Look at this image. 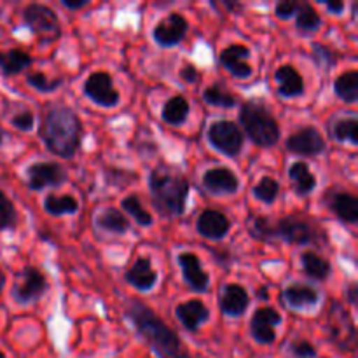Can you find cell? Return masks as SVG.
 Here are the masks:
<instances>
[{"mask_svg":"<svg viewBox=\"0 0 358 358\" xmlns=\"http://www.w3.org/2000/svg\"><path fill=\"white\" fill-rule=\"evenodd\" d=\"M124 317L157 358H192L177 332L145 303L129 299L124 304Z\"/></svg>","mask_w":358,"mask_h":358,"instance_id":"cell-1","label":"cell"},{"mask_svg":"<svg viewBox=\"0 0 358 358\" xmlns=\"http://www.w3.org/2000/svg\"><path fill=\"white\" fill-rule=\"evenodd\" d=\"M38 136L49 152L63 159H72L83 142V122L73 108L51 105L42 114Z\"/></svg>","mask_w":358,"mask_h":358,"instance_id":"cell-2","label":"cell"},{"mask_svg":"<svg viewBox=\"0 0 358 358\" xmlns=\"http://www.w3.org/2000/svg\"><path fill=\"white\" fill-rule=\"evenodd\" d=\"M154 208L163 217H180L185 212L189 198V182L184 175L171 168H154L147 178Z\"/></svg>","mask_w":358,"mask_h":358,"instance_id":"cell-3","label":"cell"},{"mask_svg":"<svg viewBox=\"0 0 358 358\" xmlns=\"http://www.w3.org/2000/svg\"><path fill=\"white\" fill-rule=\"evenodd\" d=\"M240 124L243 135L257 147H273L282 136L278 119L259 100H248L240 108Z\"/></svg>","mask_w":358,"mask_h":358,"instance_id":"cell-4","label":"cell"},{"mask_svg":"<svg viewBox=\"0 0 358 358\" xmlns=\"http://www.w3.org/2000/svg\"><path fill=\"white\" fill-rule=\"evenodd\" d=\"M273 240L290 245H325L327 234L320 224L308 217L289 215L273 222Z\"/></svg>","mask_w":358,"mask_h":358,"instance_id":"cell-5","label":"cell"},{"mask_svg":"<svg viewBox=\"0 0 358 358\" xmlns=\"http://www.w3.org/2000/svg\"><path fill=\"white\" fill-rule=\"evenodd\" d=\"M21 17L28 30L41 41V44H51L62 35L58 16L49 6L28 3L21 13Z\"/></svg>","mask_w":358,"mask_h":358,"instance_id":"cell-6","label":"cell"},{"mask_svg":"<svg viewBox=\"0 0 358 358\" xmlns=\"http://www.w3.org/2000/svg\"><path fill=\"white\" fill-rule=\"evenodd\" d=\"M206 138L213 149L227 157L240 156L245 145L243 131L236 122L229 121V119H220V121L212 122L208 131H206Z\"/></svg>","mask_w":358,"mask_h":358,"instance_id":"cell-7","label":"cell"},{"mask_svg":"<svg viewBox=\"0 0 358 358\" xmlns=\"http://www.w3.org/2000/svg\"><path fill=\"white\" fill-rule=\"evenodd\" d=\"M329 339L338 346L341 352H353L357 346V331L353 318L339 303H332L329 310Z\"/></svg>","mask_w":358,"mask_h":358,"instance_id":"cell-8","label":"cell"},{"mask_svg":"<svg viewBox=\"0 0 358 358\" xmlns=\"http://www.w3.org/2000/svg\"><path fill=\"white\" fill-rule=\"evenodd\" d=\"M45 290H48V278L44 276V273L35 268V266H27L14 282L13 289H10V296L17 304L27 306V304L41 299Z\"/></svg>","mask_w":358,"mask_h":358,"instance_id":"cell-9","label":"cell"},{"mask_svg":"<svg viewBox=\"0 0 358 358\" xmlns=\"http://www.w3.org/2000/svg\"><path fill=\"white\" fill-rule=\"evenodd\" d=\"M83 91L93 103L105 108L115 107L121 101V94L114 87V80L107 72L90 73L87 79L84 80Z\"/></svg>","mask_w":358,"mask_h":358,"instance_id":"cell-10","label":"cell"},{"mask_svg":"<svg viewBox=\"0 0 358 358\" xmlns=\"http://www.w3.org/2000/svg\"><path fill=\"white\" fill-rule=\"evenodd\" d=\"M66 182V171L59 163L38 161L27 168V184L31 191H42L48 187H59Z\"/></svg>","mask_w":358,"mask_h":358,"instance_id":"cell-11","label":"cell"},{"mask_svg":"<svg viewBox=\"0 0 358 358\" xmlns=\"http://www.w3.org/2000/svg\"><path fill=\"white\" fill-rule=\"evenodd\" d=\"M289 152L304 157H317L327 150V142L324 135L313 126H304L289 136L285 142Z\"/></svg>","mask_w":358,"mask_h":358,"instance_id":"cell-12","label":"cell"},{"mask_svg":"<svg viewBox=\"0 0 358 358\" xmlns=\"http://www.w3.org/2000/svg\"><path fill=\"white\" fill-rule=\"evenodd\" d=\"M282 322V313L275 308H257L250 318V336L259 345H273L276 341V327Z\"/></svg>","mask_w":358,"mask_h":358,"instance_id":"cell-13","label":"cell"},{"mask_svg":"<svg viewBox=\"0 0 358 358\" xmlns=\"http://www.w3.org/2000/svg\"><path fill=\"white\" fill-rule=\"evenodd\" d=\"M189 31V23L180 13H170L159 20L152 30V37L161 48H175L185 38Z\"/></svg>","mask_w":358,"mask_h":358,"instance_id":"cell-14","label":"cell"},{"mask_svg":"<svg viewBox=\"0 0 358 358\" xmlns=\"http://www.w3.org/2000/svg\"><path fill=\"white\" fill-rule=\"evenodd\" d=\"M201 184L206 192L213 196H233L240 191V178L231 168H210L203 173Z\"/></svg>","mask_w":358,"mask_h":358,"instance_id":"cell-15","label":"cell"},{"mask_svg":"<svg viewBox=\"0 0 358 358\" xmlns=\"http://www.w3.org/2000/svg\"><path fill=\"white\" fill-rule=\"evenodd\" d=\"M177 262L180 266L182 276L189 289L196 294H203L210 287V275L206 269H203L201 261L192 252H180L177 255Z\"/></svg>","mask_w":358,"mask_h":358,"instance_id":"cell-16","label":"cell"},{"mask_svg":"<svg viewBox=\"0 0 358 358\" xmlns=\"http://www.w3.org/2000/svg\"><path fill=\"white\" fill-rule=\"evenodd\" d=\"M248 58H250V49L247 45L231 44L220 51L219 63L236 79H248L254 72Z\"/></svg>","mask_w":358,"mask_h":358,"instance_id":"cell-17","label":"cell"},{"mask_svg":"<svg viewBox=\"0 0 358 358\" xmlns=\"http://www.w3.org/2000/svg\"><path fill=\"white\" fill-rule=\"evenodd\" d=\"M196 229H198L199 236L206 238V240L219 241L222 238H226L227 233L231 231V220L220 210H203L199 213L198 220H196Z\"/></svg>","mask_w":358,"mask_h":358,"instance_id":"cell-18","label":"cell"},{"mask_svg":"<svg viewBox=\"0 0 358 358\" xmlns=\"http://www.w3.org/2000/svg\"><path fill=\"white\" fill-rule=\"evenodd\" d=\"M175 317L180 322L182 327L189 332L199 331L201 325L210 320V308L201 299H189L177 304Z\"/></svg>","mask_w":358,"mask_h":358,"instance_id":"cell-19","label":"cell"},{"mask_svg":"<svg viewBox=\"0 0 358 358\" xmlns=\"http://www.w3.org/2000/svg\"><path fill=\"white\" fill-rule=\"evenodd\" d=\"M250 304V296L247 289L240 283H227L224 285L219 296V308L227 317H241Z\"/></svg>","mask_w":358,"mask_h":358,"instance_id":"cell-20","label":"cell"},{"mask_svg":"<svg viewBox=\"0 0 358 358\" xmlns=\"http://www.w3.org/2000/svg\"><path fill=\"white\" fill-rule=\"evenodd\" d=\"M124 280L140 292H150L157 283V271L149 257H138L124 273Z\"/></svg>","mask_w":358,"mask_h":358,"instance_id":"cell-21","label":"cell"},{"mask_svg":"<svg viewBox=\"0 0 358 358\" xmlns=\"http://www.w3.org/2000/svg\"><path fill=\"white\" fill-rule=\"evenodd\" d=\"M282 299L290 310H308L320 303V292L306 283H292L283 289Z\"/></svg>","mask_w":358,"mask_h":358,"instance_id":"cell-22","label":"cell"},{"mask_svg":"<svg viewBox=\"0 0 358 358\" xmlns=\"http://www.w3.org/2000/svg\"><path fill=\"white\" fill-rule=\"evenodd\" d=\"M275 80L278 83V93L283 98L303 96L306 91L303 76L294 65H280L275 72Z\"/></svg>","mask_w":358,"mask_h":358,"instance_id":"cell-23","label":"cell"},{"mask_svg":"<svg viewBox=\"0 0 358 358\" xmlns=\"http://www.w3.org/2000/svg\"><path fill=\"white\" fill-rule=\"evenodd\" d=\"M329 210L338 217L341 222L355 226L358 222V199L352 192H334L329 198Z\"/></svg>","mask_w":358,"mask_h":358,"instance_id":"cell-24","label":"cell"},{"mask_svg":"<svg viewBox=\"0 0 358 358\" xmlns=\"http://www.w3.org/2000/svg\"><path fill=\"white\" fill-rule=\"evenodd\" d=\"M287 173H289V178L292 180L294 191L301 198H306V196H310L317 189V177L311 173L310 166L304 161H296V163L290 164Z\"/></svg>","mask_w":358,"mask_h":358,"instance_id":"cell-25","label":"cell"},{"mask_svg":"<svg viewBox=\"0 0 358 358\" xmlns=\"http://www.w3.org/2000/svg\"><path fill=\"white\" fill-rule=\"evenodd\" d=\"M94 224L96 227H100L101 231L110 234H126L131 227L128 217L117 208H103L94 219Z\"/></svg>","mask_w":358,"mask_h":358,"instance_id":"cell-26","label":"cell"},{"mask_svg":"<svg viewBox=\"0 0 358 358\" xmlns=\"http://www.w3.org/2000/svg\"><path fill=\"white\" fill-rule=\"evenodd\" d=\"M31 56L23 49L0 51V73L3 77H13L27 70L31 65Z\"/></svg>","mask_w":358,"mask_h":358,"instance_id":"cell-27","label":"cell"},{"mask_svg":"<svg viewBox=\"0 0 358 358\" xmlns=\"http://www.w3.org/2000/svg\"><path fill=\"white\" fill-rule=\"evenodd\" d=\"M301 266H303V271L308 278L315 280V282H325V280L331 276L332 266L331 262L325 257H322L317 252H304L301 255Z\"/></svg>","mask_w":358,"mask_h":358,"instance_id":"cell-28","label":"cell"},{"mask_svg":"<svg viewBox=\"0 0 358 358\" xmlns=\"http://www.w3.org/2000/svg\"><path fill=\"white\" fill-rule=\"evenodd\" d=\"M191 105L182 94L171 96L161 108V119L170 126H182L189 117Z\"/></svg>","mask_w":358,"mask_h":358,"instance_id":"cell-29","label":"cell"},{"mask_svg":"<svg viewBox=\"0 0 358 358\" xmlns=\"http://www.w3.org/2000/svg\"><path fill=\"white\" fill-rule=\"evenodd\" d=\"M44 210L52 217L73 215L79 210V201L70 194H48L44 198Z\"/></svg>","mask_w":358,"mask_h":358,"instance_id":"cell-30","label":"cell"},{"mask_svg":"<svg viewBox=\"0 0 358 358\" xmlns=\"http://www.w3.org/2000/svg\"><path fill=\"white\" fill-rule=\"evenodd\" d=\"M334 93L339 100L345 103H355L358 100V72L348 70V72L338 76L334 80Z\"/></svg>","mask_w":358,"mask_h":358,"instance_id":"cell-31","label":"cell"},{"mask_svg":"<svg viewBox=\"0 0 358 358\" xmlns=\"http://www.w3.org/2000/svg\"><path fill=\"white\" fill-rule=\"evenodd\" d=\"M322 16L310 2H299V9L296 13V28L303 34H313L320 28Z\"/></svg>","mask_w":358,"mask_h":358,"instance_id":"cell-32","label":"cell"},{"mask_svg":"<svg viewBox=\"0 0 358 358\" xmlns=\"http://www.w3.org/2000/svg\"><path fill=\"white\" fill-rule=\"evenodd\" d=\"M121 208L124 210L128 215H131V219L135 220V224H138L140 227L152 226V213H150L149 210H145V206L142 205V201H140V198L136 194L126 196L121 201Z\"/></svg>","mask_w":358,"mask_h":358,"instance_id":"cell-33","label":"cell"},{"mask_svg":"<svg viewBox=\"0 0 358 358\" xmlns=\"http://www.w3.org/2000/svg\"><path fill=\"white\" fill-rule=\"evenodd\" d=\"M203 101L212 107H220V108H233L236 107L238 96L236 94L229 93V91L224 90L219 83H215L213 86L205 87L203 91Z\"/></svg>","mask_w":358,"mask_h":358,"instance_id":"cell-34","label":"cell"},{"mask_svg":"<svg viewBox=\"0 0 358 358\" xmlns=\"http://www.w3.org/2000/svg\"><path fill=\"white\" fill-rule=\"evenodd\" d=\"M332 138L336 142H348L352 145L358 143V121L357 117H343L332 124V128H329Z\"/></svg>","mask_w":358,"mask_h":358,"instance_id":"cell-35","label":"cell"},{"mask_svg":"<svg viewBox=\"0 0 358 358\" xmlns=\"http://www.w3.org/2000/svg\"><path fill=\"white\" fill-rule=\"evenodd\" d=\"M254 196L264 205H273L280 196V182L273 177H262L261 180L255 184Z\"/></svg>","mask_w":358,"mask_h":358,"instance_id":"cell-36","label":"cell"},{"mask_svg":"<svg viewBox=\"0 0 358 358\" xmlns=\"http://www.w3.org/2000/svg\"><path fill=\"white\" fill-rule=\"evenodd\" d=\"M311 56H313L315 65L324 69L325 72L331 70L339 59L338 52H336L331 45H325V44H313V48H311Z\"/></svg>","mask_w":358,"mask_h":358,"instance_id":"cell-37","label":"cell"},{"mask_svg":"<svg viewBox=\"0 0 358 358\" xmlns=\"http://www.w3.org/2000/svg\"><path fill=\"white\" fill-rule=\"evenodd\" d=\"M17 226V212L13 201L0 191V231H9Z\"/></svg>","mask_w":358,"mask_h":358,"instance_id":"cell-38","label":"cell"},{"mask_svg":"<svg viewBox=\"0 0 358 358\" xmlns=\"http://www.w3.org/2000/svg\"><path fill=\"white\" fill-rule=\"evenodd\" d=\"M27 83L28 86L37 90L38 93H52V91H56L59 86H62L63 79L62 77H58V79H49L45 73L31 72L27 76Z\"/></svg>","mask_w":358,"mask_h":358,"instance_id":"cell-39","label":"cell"},{"mask_svg":"<svg viewBox=\"0 0 358 358\" xmlns=\"http://www.w3.org/2000/svg\"><path fill=\"white\" fill-rule=\"evenodd\" d=\"M248 231L255 240L269 241L273 240V220L268 217H255L250 224H248Z\"/></svg>","mask_w":358,"mask_h":358,"instance_id":"cell-40","label":"cell"},{"mask_svg":"<svg viewBox=\"0 0 358 358\" xmlns=\"http://www.w3.org/2000/svg\"><path fill=\"white\" fill-rule=\"evenodd\" d=\"M289 352L296 358H317V348L306 339H296L289 345Z\"/></svg>","mask_w":358,"mask_h":358,"instance_id":"cell-41","label":"cell"},{"mask_svg":"<svg viewBox=\"0 0 358 358\" xmlns=\"http://www.w3.org/2000/svg\"><path fill=\"white\" fill-rule=\"evenodd\" d=\"M10 124L20 131H31L35 128V115L30 110H21L10 117Z\"/></svg>","mask_w":358,"mask_h":358,"instance_id":"cell-42","label":"cell"},{"mask_svg":"<svg viewBox=\"0 0 358 358\" xmlns=\"http://www.w3.org/2000/svg\"><path fill=\"white\" fill-rule=\"evenodd\" d=\"M297 9H299V2H296V0H283V2L276 3L275 14L280 20H290V17L296 16Z\"/></svg>","mask_w":358,"mask_h":358,"instance_id":"cell-43","label":"cell"},{"mask_svg":"<svg viewBox=\"0 0 358 358\" xmlns=\"http://www.w3.org/2000/svg\"><path fill=\"white\" fill-rule=\"evenodd\" d=\"M180 79L187 84H196L199 80V72L194 65L191 63H185L180 70Z\"/></svg>","mask_w":358,"mask_h":358,"instance_id":"cell-44","label":"cell"},{"mask_svg":"<svg viewBox=\"0 0 358 358\" xmlns=\"http://www.w3.org/2000/svg\"><path fill=\"white\" fill-rule=\"evenodd\" d=\"M62 6L70 10H80L90 6V0H62Z\"/></svg>","mask_w":358,"mask_h":358,"instance_id":"cell-45","label":"cell"},{"mask_svg":"<svg viewBox=\"0 0 358 358\" xmlns=\"http://www.w3.org/2000/svg\"><path fill=\"white\" fill-rule=\"evenodd\" d=\"M325 7H327L329 13L341 14L345 10V2H341V0H331V2H325Z\"/></svg>","mask_w":358,"mask_h":358,"instance_id":"cell-46","label":"cell"},{"mask_svg":"<svg viewBox=\"0 0 358 358\" xmlns=\"http://www.w3.org/2000/svg\"><path fill=\"white\" fill-rule=\"evenodd\" d=\"M357 294H358L357 285H355V283H350L348 289H346V297H348V303L352 304V306H357V303H358Z\"/></svg>","mask_w":358,"mask_h":358,"instance_id":"cell-47","label":"cell"},{"mask_svg":"<svg viewBox=\"0 0 358 358\" xmlns=\"http://www.w3.org/2000/svg\"><path fill=\"white\" fill-rule=\"evenodd\" d=\"M219 6L224 7V9H227V10H229V13H236V10L243 9V3H240V2H229V0H220Z\"/></svg>","mask_w":358,"mask_h":358,"instance_id":"cell-48","label":"cell"},{"mask_svg":"<svg viewBox=\"0 0 358 358\" xmlns=\"http://www.w3.org/2000/svg\"><path fill=\"white\" fill-rule=\"evenodd\" d=\"M257 299H262V301L269 299V296H268V289H266V287H262V289H259V290H257Z\"/></svg>","mask_w":358,"mask_h":358,"instance_id":"cell-49","label":"cell"},{"mask_svg":"<svg viewBox=\"0 0 358 358\" xmlns=\"http://www.w3.org/2000/svg\"><path fill=\"white\" fill-rule=\"evenodd\" d=\"M3 287H6V275H3V271L0 269V290H2Z\"/></svg>","mask_w":358,"mask_h":358,"instance_id":"cell-50","label":"cell"},{"mask_svg":"<svg viewBox=\"0 0 358 358\" xmlns=\"http://www.w3.org/2000/svg\"><path fill=\"white\" fill-rule=\"evenodd\" d=\"M3 140H6V131H3L2 128H0V145L3 143Z\"/></svg>","mask_w":358,"mask_h":358,"instance_id":"cell-51","label":"cell"},{"mask_svg":"<svg viewBox=\"0 0 358 358\" xmlns=\"http://www.w3.org/2000/svg\"><path fill=\"white\" fill-rule=\"evenodd\" d=\"M0 358H6V353H3V352H0Z\"/></svg>","mask_w":358,"mask_h":358,"instance_id":"cell-52","label":"cell"}]
</instances>
